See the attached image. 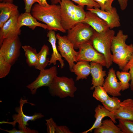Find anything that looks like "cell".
<instances>
[{
  "label": "cell",
  "instance_id": "cell-21",
  "mask_svg": "<svg viewBox=\"0 0 133 133\" xmlns=\"http://www.w3.org/2000/svg\"><path fill=\"white\" fill-rule=\"evenodd\" d=\"M19 14L18 6L13 3H0V28L12 17Z\"/></svg>",
  "mask_w": 133,
  "mask_h": 133
},
{
  "label": "cell",
  "instance_id": "cell-30",
  "mask_svg": "<svg viewBox=\"0 0 133 133\" xmlns=\"http://www.w3.org/2000/svg\"><path fill=\"white\" fill-rule=\"evenodd\" d=\"M117 126L123 133H133V121L125 119H118Z\"/></svg>",
  "mask_w": 133,
  "mask_h": 133
},
{
  "label": "cell",
  "instance_id": "cell-5",
  "mask_svg": "<svg viewBox=\"0 0 133 133\" xmlns=\"http://www.w3.org/2000/svg\"><path fill=\"white\" fill-rule=\"evenodd\" d=\"M95 31L88 24L80 23L67 30L66 36L75 49L83 43L91 40Z\"/></svg>",
  "mask_w": 133,
  "mask_h": 133
},
{
  "label": "cell",
  "instance_id": "cell-13",
  "mask_svg": "<svg viewBox=\"0 0 133 133\" xmlns=\"http://www.w3.org/2000/svg\"><path fill=\"white\" fill-rule=\"evenodd\" d=\"M102 86L107 93L112 97H117L121 95L120 83L118 81L115 70L113 68L109 69Z\"/></svg>",
  "mask_w": 133,
  "mask_h": 133
},
{
  "label": "cell",
  "instance_id": "cell-19",
  "mask_svg": "<svg viewBox=\"0 0 133 133\" xmlns=\"http://www.w3.org/2000/svg\"><path fill=\"white\" fill-rule=\"evenodd\" d=\"M23 26H27L33 30L37 27H41L45 29L48 28L47 25L38 22L31 13L25 12L19 15L17 20V27L20 29Z\"/></svg>",
  "mask_w": 133,
  "mask_h": 133
},
{
  "label": "cell",
  "instance_id": "cell-14",
  "mask_svg": "<svg viewBox=\"0 0 133 133\" xmlns=\"http://www.w3.org/2000/svg\"><path fill=\"white\" fill-rule=\"evenodd\" d=\"M82 23L88 24L99 33L110 29L106 22L95 13L88 11L86 12L85 17Z\"/></svg>",
  "mask_w": 133,
  "mask_h": 133
},
{
  "label": "cell",
  "instance_id": "cell-39",
  "mask_svg": "<svg viewBox=\"0 0 133 133\" xmlns=\"http://www.w3.org/2000/svg\"><path fill=\"white\" fill-rule=\"evenodd\" d=\"M119 4L121 9L123 11L126 8L128 0H117Z\"/></svg>",
  "mask_w": 133,
  "mask_h": 133
},
{
  "label": "cell",
  "instance_id": "cell-33",
  "mask_svg": "<svg viewBox=\"0 0 133 133\" xmlns=\"http://www.w3.org/2000/svg\"><path fill=\"white\" fill-rule=\"evenodd\" d=\"M100 6V9L103 11H109L113 7L112 3L115 0H94Z\"/></svg>",
  "mask_w": 133,
  "mask_h": 133
},
{
  "label": "cell",
  "instance_id": "cell-40",
  "mask_svg": "<svg viewBox=\"0 0 133 133\" xmlns=\"http://www.w3.org/2000/svg\"><path fill=\"white\" fill-rule=\"evenodd\" d=\"M39 4L44 7H48L50 5L47 2L46 0H38Z\"/></svg>",
  "mask_w": 133,
  "mask_h": 133
},
{
  "label": "cell",
  "instance_id": "cell-29",
  "mask_svg": "<svg viewBox=\"0 0 133 133\" xmlns=\"http://www.w3.org/2000/svg\"><path fill=\"white\" fill-rule=\"evenodd\" d=\"M92 96L96 99L102 103L109 98V96L102 86H98L94 88Z\"/></svg>",
  "mask_w": 133,
  "mask_h": 133
},
{
  "label": "cell",
  "instance_id": "cell-10",
  "mask_svg": "<svg viewBox=\"0 0 133 133\" xmlns=\"http://www.w3.org/2000/svg\"><path fill=\"white\" fill-rule=\"evenodd\" d=\"M57 74V68L55 66L40 70L39 74L36 79L26 87L32 95H34L39 88L43 86L49 87Z\"/></svg>",
  "mask_w": 133,
  "mask_h": 133
},
{
  "label": "cell",
  "instance_id": "cell-38",
  "mask_svg": "<svg viewBox=\"0 0 133 133\" xmlns=\"http://www.w3.org/2000/svg\"><path fill=\"white\" fill-rule=\"evenodd\" d=\"M55 133H72L69 128L64 125L57 126Z\"/></svg>",
  "mask_w": 133,
  "mask_h": 133
},
{
  "label": "cell",
  "instance_id": "cell-35",
  "mask_svg": "<svg viewBox=\"0 0 133 133\" xmlns=\"http://www.w3.org/2000/svg\"><path fill=\"white\" fill-rule=\"evenodd\" d=\"M46 124L47 126V131L48 133H55L57 126L52 118L46 119Z\"/></svg>",
  "mask_w": 133,
  "mask_h": 133
},
{
  "label": "cell",
  "instance_id": "cell-41",
  "mask_svg": "<svg viewBox=\"0 0 133 133\" xmlns=\"http://www.w3.org/2000/svg\"><path fill=\"white\" fill-rule=\"evenodd\" d=\"M62 0H50L52 4H57L58 3H60Z\"/></svg>",
  "mask_w": 133,
  "mask_h": 133
},
{
  "label": "cell",
  "instance_id": "cell-9",
  "mask_svg": "<svg viewBox=\"0 0 133 133\" xmlns=\"http://www.w3.org/2000/svg\"><path fill=\"white\" fill-rule=\"evenodd\" d=\"M19 102V106L15 108V111L17 114H14L12 116L13 121L11 122L2 121L0 122V124L3 123L9 124L15 126L16 123H17L18 124V127L19 129H26L28 128L26 126L28 125V122L29 121H34L44 116L41 113H35L31 116L26 115L24 113L23 108L24 104L28 103L27 100H24L21 98L20 99Z\"/></svg>",
  "mask_w": 133,
  "mask_h": 133
},
{
  "label": "cell",
  "instance_id": "cell-23",
  "mask_svg": "<svg viewBox=\"0 0 133 133\" xmlns=\"http://www.w3.org/2000/svg\"><path fill=\"white\" fill-rule=\"evenodd\" d=\"M128 37L127 35L123 33V31L119 30L116 36L113 37L112 42L111 50L114 54L126 48L128 45L126 43Z\"/></svg>",
  "mask_w": 133,
  "mask_h": 133
},
{
  "label": "cell",
  "instance_id": "cell-24",
  "mask_svg": "<svg viewBox=\"0 0 133 133\" xmlns=\"http://www.w3.org/2000/svg\"><path fill=\"white\" fill-rule=\"evenodd\" d=\"M111 119L102 121L101 125L94 129V133H123Z\"/></svg>",
  "mask_w": 133,
  "mask_h": 133
},
{
  "label": "cell",
  "instance_id": "cell-12",
  "mask_svg": "<svg viewBox=\"0 0 133 133\" xmlns=\"http://www.w3.org/2000/svg\"><path fill=\"white\" fill-rule=\"evenodd\" d=\"M19 15L17 14L11 17L0 28V46L5 39L14 37L21 34V29L17 27V20Z\"/></svg>",
  "mask_w": 133,
  "mask_h": 133
},
{
  "label": "cell",
  "instance_id": "cell-34",
  "mask_svg": "<svg viewBox=\"0 0 133 133\" xmlns=\"http://www.w3.org/2000/svg\"><path fill=\"white\" fill-rule=\"evenodd\" d=\"M74 1L78 5H81L84 7L86 5L87 7L94 8L100 7L99 4L94 0H71Z\"/></svg>",
  "mask_w": 133,
  "mask_h": 133
},
{
  "label": "cell",
  "instance_id": "cell-17",
  "mask_svg": "<svg viewBox=\"0 0 133 133\" xmlns=\"http://www.w3.org/2000/svg\"><path fill=\"white\" fill-rule=\"evenodd\" d=\"M133 54V45L131 44L122 50L112 54L113 62L117 64L122 70Z\"/></svg>",
  "mask_w": 133,
  "mask_h": 133
},
{
  "label": "cell",
  "instance_id": "cell-20",
  "mask_svg": "<svg viewBox=\"0 0 133 133\" xmlns=\"http://www.w3.org/2000/svg\"><path fill=\"white\" fill-rule=\"evenodd\" d=\"M55 33L53 30H49L48 32L47 36L48 38V41L51 44L52 50V52L51 54V57L50 59L49 65L53 64L55 65L57 64V61H59L60 64V67L62 69L65 65L64 60L62 59V57L58 52L56 45L57 38Z\"/></svg>",
  "mask_w": 133,
  "mask_h": 133
},
{
  "label": "cell",
  "instance_id": "cell-4",
  "mask_svg": "<svg viewBox=\"0 0 133 133\" xmlns=\"http://www.w3.org/2000/svg\"><path fill=\"white\" fill-rule=\"evenodd\" d=\"M49 93L52 96L60 99L74 97L77 88L72 78L56 76L49 87Z\"/></svg>",
  "mask_w": 133,
  "mask_h": 133
},
{
  "label": "cell",
  "instance_id": "cell-16",
  "mask_svg": "<svg viewBox=\"0 0 133 133\" xmlns=\"http://www.w3.org/2000/svg\"><path fill=\"white\" fill-rule=\"evenodd\" d=\"M114 114L116 119L133 121V100L128 98L121 102L120 107Z\"/></svg>",
  "mask_w": 133,
  "mask_h": 133
},
{
  "label": "cell",
  "instance_id": "cell-28",
  "mask_svg": "<svg viewBox=\"0 0 133 133\" xmlns=\"http://www.w3.org/2000/svg\"><path fill=\"white\" fill-rule=\"evenodd\" d=\"M116 74L120 81L123 91L128 89L130 86L129 81L131 80V77L129 72H128L117 71Z\"/></svg>",
  "mask_w": 133,
  "mask_h": 133
},
{
  "label": "cell",
  "instance_id": "cell-1",
  "mask_svg": "<svg viewBox=\"0 0 133 133\" xmlns=\"http://www.w3.org/2000/svg\"><path fill=\"white\" fill-rule=\"evenodd\" d=\"M31 13L37 20L47 25L49 31L66 32L61 24L60 5L51 4L48 7H44L35 3L32 7Z\"/></svg>",
  "mask_w": 133,
  "mask_h": 133
},
{
  "label": "cell",
  "instance_id": "cell-37",
  "mask_svg": "<svg viewBox=\"0 0 133 133\" xmlns=\"http://www.w3.org/2000/svg\"><path fill=\"white\" fill-rule=\"evenodd\" d=\"M25 6V12L31 13L33 4L36 3H39L38 0H23Z\"/></svg>",
  "mask_w": 133,
  "mask_h": 133
},
{
  "label": "cell",
  "instance_id": "cell-11",
  "mask_svg": "<svg viewBox=\"0 0 133 133\" xmlns=\"http://www.w3.org/2000/svg\"><path fill=\"white\" fill-rule=\"evenodd\" d=\"M86 10L96 14L107 23L110 29L119 27L121 24L116 8L113 7L109 11H103L98 7H87Z\"/></svg>",
  "mask_w": 133,
  "mask_h": 133
},
{
  "label": "cell",
  "instance_id": "cell-32",
  "mask_svg": "<svg viewBox=\"0 0 133 133\" xmlns=\"http://www.w3.org/2000/svg\"><path fill=\"white\" fill-rule=\"evenodd\" d=\"M130 70L129 73L131 77V82L130 87L131 90L133 91V54L126 66L122 70V71L128 72Z\"/></svg>",
  "mask_w": 133,
  "mask_h": 133
},
{
  "label": "cell",
  "instance_id": "cell-27",
  "mask_svg": "<svg viewBox=\"0 0 133 133\" xmlns=\"http://www.w3.org/2000/svg\"><path fill=\"white\" fill-rule=\"evenodd\" d=\"M121 101L116 97L109 98L102 103L103 106L107 110L113 113L120 107Z\"/></svg>",
  "mask_w": 133,
  "mask_h": 133
},
{
  "label": "cell",
  "instance_id": "cell-3",
  "mask_svg": "<svg viewBox=\"0 0 133 133\" xmlns=\"http://www.w3.org/2000/svg\"><path fill=\"white\" fill-rule=\"evenodd\" d=\"M115 33L114 30L110 29L100 33L95 31L91 39L94 48L104 56L107 68H109L113 64L111 49L112 41Z\"/></svg>",
  "mask_w": 133,
  "mask_h": 133
},
{
  "label": "cell",
  "instance_id": "cell-2",
  "mask_svg": "<svg viewBox=\"0 0 133 133\" xmlns=\"http://www.w3.org/2000/svg\"><path fill=\"white\" fill-rule=\"evenodd\" d=\"M60 6L61 22L64 29L68 30L84 19L86 12L84 6L76 5L70 0H62Z\"/></svg>",
  "mask_w": 133,
  "mask_h": 133
},
{
  "label": "cell",
  "instance_id": "cell-18",
  "mask_svg": "<svg viewBox=\"0 0 133 133\" xmlns=\"http://www.w3.org/2000/svg\"><path fill=\"white\" fill-rule=\"evenodd\" d=\"M94 111V117L95 120L94 123L90 128L82 133L91 132L93 130L100 127L101 125L102 119L105 117H109L115 123H116L114 113L108 111L103 106L98 104L95 108Z\"/></svg>",
  "mask_w": 133,
  "mask_h": 133
},
{
  "label": "cell",
  "instance_id": "cell-26",
  "mask_svg": "<svg viewBox=\"0 0 133 133\" xmlns=\"http://www.w3.org/2000/svg\"><path fill=\"white\" fill-rule=\"evenodd\" d=\"M26 58L27 64L30 67L35 66L37 61V54L36 49L29 45L22 46Z\"/></svg>",
  "mask_w": 133,
  "mask_h": 133
},
{
  "label": "cell",
  "instance_id": "cell-42",
  "mask_svg": "<svg viewBox=\"0 0 133 133\" xmlns=\"http://www.w3.org/2000/svg\"><path fill=\"white\" fill-rule=\"evenodd\" d=\"M14 0H0L1 2L5 3H13Z\"/></svg>",
  "mask_w": 133,
  "mask_h": 133
},
{
  "label": "cell",
  "instance_id": "cell-6",
  "mask_svg": "<svg viewBox=\"0 0 133 133\" xmlns=\"http://www.w3.org/2000/svg\"><path fill=\"white\" fill-rule=\"evenodd\" d=\"M0 46V54L11 66L20 55L21 44L18 35L5 39Z\"/></svg>",
  "mask_w": 133,
  "mask_h": 133
},
{
  "label": "cell",
  "instance_id": "cell-31",
  "mask_svg": "<svg viewBox=\"0 0 133 133\" xmlns=\"http://www.w3.org/2000/svg\"><path fill=\"white\" fill-rule=\"evenodd\" d=\"M11 65L0 54V78L5 77L9 72Z\"/></svg>",
  "mask_w": 133,
  "mask_h": 133
},
{
  "label": "cell",
  "instance_id": "cell-36",
  "mask_svg": "<svg viewBox=\"0 0 133 133\" xmlns=\"http://www.w3.org/2000/svg\"><path fill=\"white\" fill-rule=\"evenodd\" d=\"M1 130L4 131L9 133H37L38 132L37 130L31 129L28 128L26 129L16 130L14 128L11 130H5L0 128Z\"/></svg>",
  "mask_w": 133,
  "mask_h": 133
},
{
  "label": "cell",
  "instance_id": "cell-22",
  "mask_svg": "<svg viewBox=\"0 0 133 133\" xmlns=\"http://www.w3.org/2000/svg\"><path fill=\"white\" fill-rule=\"evenodd\" d=\"M70 71L77 75L76 81L86 79L90 74V65L88 62L79 61L75 64Z\"/></svg>",
  "mask_w": 133,
  "mask_h": 133
},
{
  "label": "cell",
  "instance_id": "cell-7",
  "mask_svg": "<svg viewBox=\"0 0 133 133\" xmlns=\"http://www.w3.org/2000/svg\"><path fill=\"white\" fill-rule=\"evenodd\" d=\"M76 57L77 62L85 61L99 63L106 66V62L104 55L99 52L93 47L91 40L87 41L79 47Z\"/></svg>",
  "mask_w": 133,
  "mask_h": 133
},
{
  "label": "cell",
  "instance_id": "cell-25",
  "mask_svg": "<svg viewBox=\"0 0 133 133\" xmlns=\"http://www.w3.org/2000/svg\"><path fill=\"white\" fill-rule=\"evenodd\" d=\"M49 48L46 45L44 44L37 54V61L35 68L40 70L44 69L48 65L50 59L47 57L49 54Z\"/></svg>",
  "mask_w": 133,
  "mask_h": 133
},
{
  "label": "cell",
  "instance_id": "cell-15",
  "mask_svg": "<svg viewBox=\"0 0 133 133\" xmlns=\"http://www.w3.org/2000/svg\"><path fill=\"white\" fill-rule=\"evenodd\" d=\"M90 74L92 77V85L90 89L93 90L98 86H103L105 81L104 77L106 76V71L103 70V66L96 62H90Z\"/></svg>",
  "mask_w": 133,
  "mask_h": 133
},
{
  "label": "cell",
  "instance_id": "cell-8",
  "mask_svg": "<svg viewBox=\"0 0 133 133\" xmlns=\"http://www.w3.org/2000/svg\"><path fill=\"white\" fill-rule=\"evenodd\" d=\"M56 37L58 40L57 49L62 57L67 62L70 70L77 62L76 57L78 52L75 50L73 44L68 39L66 36H62L57 33Z\"/></svg>",
  "mask_w": 133,
  "mask_h": 133
}]
</instances>
